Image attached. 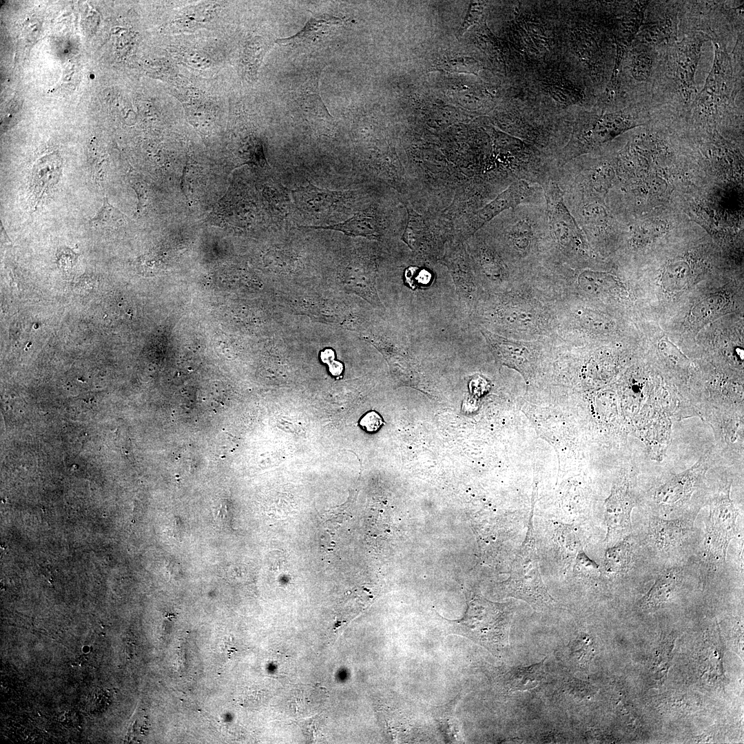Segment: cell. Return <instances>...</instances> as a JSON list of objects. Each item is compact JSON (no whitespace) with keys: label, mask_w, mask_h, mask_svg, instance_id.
Instances as JSON below:
<instances>
[{"label":"cell","mask_w":744,"mask_h":744,"mask_svg":"<svg viewBox=\"0 0 744 744\" xmlns=\"http://www.w3.org/2000/svg\"><path fill=\"white\" fill-rule=\"evenodd\" d=\"M533 504L524 540L513 563L510 576L504 583L508 597L528 603L536 610L552 608L555 601L546 589L540 573L535 531Z\"/></svg>","instance_id":"6da1fadb"},{"label":"cell","mask_w":744,"mask_h":744,"mask_svg":"<svg viewBox=\"0 0 744 744\" xmlns=\"http://www.w3.org/2000/svg\"><path fill=\"white\" fill-rule=\"evenodd\" d=\"M730 485L725 488L710 506L704 549L707 561L712 565L725 562L729 544L736 536L738 513L730 499Z\"/></svg>","instance_id":"7a4b0ae2"},{"label":"cell","mask_w":744,"mask_h":744,"mask_svg":"<svg viewBox=\"0 0 744 744\" xmlns=\"http://www.w3.org/2000/svg\"><path fill=\"white\" fill-rule=\"evenodd\" d=\"M466 626L471 639L491 651L499 652L508 643L512 614L503 606L477 601Z\"/></svg>","instance_id":"3957f363"},{"label":"cell","mask_w":744,"mask_h":744,"mask_svg":"<svg viewBox=\"0 0 744 744\" xmlns=\"http://www.w3.org/2000/svg\"><path fill=\"white\" fill-rule=\"evenodd\" d=\"M635 506L631 481L626 473L614 482L605 501V521L607 534L605 541L610 546L629 536L632 530L631 513Z\"/></svg>","instance_id":"277c9868"},{"label":"cell","mask_w":744,"mask_h":744,"mask_svg":"<svg viewBox=\"0 0 744 744\" xmlns=\"http://www.w3.org/2000/svg\"><path fill=\"white\" fill-rule=\"evenodd\" d=\"M732 89V66L729 55L715 43L713 65L705 85L694 101L701 113L714 114L729 101Z\"/></svg>","instance_id":"5b68a950"},{"label":"cell","mask_w":744,"mask_h":744,"mask_svg":"<svg viewBox=\"0 0 744 744\" xmlns=\"http://www.w3.org/2000/svg\"><path fill=\"white\" fill-rule=\"evenodd\" d=\"M633 121L626 113L608 114L596 118L575 131L563 158L567 161L586 149L614 138L632 127Z\"/></svg>","instance_id":"8992f818"},{"label":"cell","mask_w":744,"mask_h":744,"mask_svg":"<svg viewBox=\"0 0 744 744\" xmlns=\"http://www.w3.org/2000/svg\"><path fill=\"white\" fill-rule=\"evenodd\" d=\"M708 36L696 32L685 37L676 46L673 60L675 83L681 99L689 103L695 92L694 78L703 43Z\"/></svg>","instance_id":"52a82bcc"},{"label":"cell","mask_w":744,"mask_h":744,"mask_svg":"<svg viewBox=\"0 0 744 744\" xmlns=\"http://www.w3.org/2000/svg\"><path fill=\"white\" fill-rule=\"evenodd\" d=\"M339 278L347 291L369 302L373 307L384 309L376 288V269L371 258L356 256L349 260L340 270Z\"/></svg>","instance_id":"ba28073f"},{"label":"cell","mask_w":744,"mask_h":744,"mask_svg":"<svg viewBox=\"0 0 744 744\" xmlns=\"http://www.w3.org/2000/svg\"><path fill=\"white\" fill-rule=\"evenodd\" d=\"M546 198L550 226L557 241L566 247H575L581 243L579 229L566 206L562 191L556 183L548 186Z\"/></svg>","instance_id":"9c48e42d"},{"label":"cell","mask_w":744,"mask_h":744,"mask_svg":"<svg viewBox=\"0 0 744 744\" xmlns=\"http://www.w3.org/2000/svg\"><path fill=\"white\" fill-rule=\"evenodd\" d=\"M481 332L485 338L497 362L519 373L527 384L532 378L533 356L524 343L510 340L484 329Z\"/></svg>","instance_id":"30bf717a"},{"label":"cell","mask_w":744,"mask_h":744,"mask_svg":"<svg viewBox=\"0 0 744 744\" xmlns=\"http://www.w3.org/2000/svg\"><path fill=\"white\" fill-rule=\"evenodd\" d=\"M706 471L701 458L692 467L672 477L654 493V501L661 505L674 506L688 502Z\"/></svg>","instance_id":"8fae6325"},{"label":"cell","mask_w":744,"mask_h":744,"mask_svg":"<svg viewBox=\"0 0 744 744\" xmlns=\"http://www.w3.org/2000/svg\"><path fill=\"white\" fill-rule=\"evenodd\" d=\"M344 19L328 14H314L304 28L295 35L276 41L280 45H296L314 44L330 36L333 30L341 26Z\"/></svg>","instance_id":"7c38bea8"},{"label":"cell","mask_w":744,"mask_h":744,"mask_svg":"<svg viewBox=\"0 0 744 744\" xmlns=\"http://www.w3.org/2000/svg\"><path fill=\"white\" fill-rule=\"evenodd\" d=\"M61 172V160L55 154L43 156L34 164L32 169L31 185L35 208L58 183Z\"/></svg>","instance_id":"4fadbf2b"},{"label":"cell","mask_w":744,"mask_h":744,"mask_svg":"<svg viewBox=\"0 0 744 744\" xmlns=\"http://www.w3.org/2000/svg\"><path fill=\"white\" fill-rule=\"evenodd\" d=\"M530 194L529 185L523 180L513 182L475 215L474 229H477L502 211L515 207Z\"/></svg>","instance_id":"5bb4252c"},{"label":"cell","mask_w":744,"mask_h":744,"mask_svg":"<svg viewBox=\"0 0 744 744\" xmlns=\"http://www.w3.org/2000/svg\"><path fill=\"white\" fill-rule=\"evenodd\" d=\"M648 1H637L622 19L616 34L617 55L611 80L614 83L623 55L640 30Z\"/></svg>","instance_id":"9a60e30c"},{"label":"cell","mask_w":744,"mask_h":744,"mask_svg":"<svg viewBox=\"0 0 744 744\" xmlns=\"http://www.w3.org/2000/svg\"><path fill=\"white\" fill-rule=\"evenodd\" d=\"M691 526L690 521L685 519L666 520L655 518L650 524V533L659 548L668 550L681 544Z\"/></svg>","instance_id":"2e32d148"},{"label":"cell","mask_w":744,"mask_h":744,"mask_svg":"<svg viewBox=\"0 0 744 744\" xmlns=\"http://www.w3.org/2000/svg\"><path fill=\"white\" fill-rule=\"evenodd\" d=\"M340 195V192L322 189L311 183L292 191L297 207L312 214L322 213L329 209Z\"/></svg>","instance_id":"e0dca14e"},{"label":"cell","mask_w":744,"mask_h":744,"mask_svg":"<svg viewBox=\"0 0 744 744\" xmlns=\"http://www.w3.org/2000/svg\"><path fill=\"white\" fill-rule=\"evenodd\" d=\"M309 229H327L338 231L349 236H362L369 239H378L380 236L378 223L375 215L371 212H359L344 222L329 226L301 227Z\"/></svg>","instance_id":"ac0fdd59"},{"label":"cell","mask_w":744,"mask_h":744,"mask_svg":"<svg viewBox=\"0 0 744 744\" xmlns=\"http://www.w3.org/2000/svg\"><path fill=\"white\" fill-rule=\"evenodd\" d=\"M447 262L460 304L463 308L469 310L475 298V285L469 268L465 262L464 254H461L459 249L455 250L450 254Z\"/></svg>","instance_id":"d6986e66"},{"label":"cell","mask_w":744,"mask_h":744,"mask_svg":"<svg viewBox=\"0 0 744 744\" xmlns=\"http://www.w3.org/2000/svg\"><path fill=\"white\" fill-rule=\"evenodd\" d=\"M319 79L320 72H312L293 91V99L304 112L331 118L320 95Z\"/></svg>","instance_id":"ffe728a7"},{"label":"cell","mask_w":744,"mask_h":744,"mask_svg":"<svg viewBox=\"0 0 744 744\" xmlns=\"http://www.w3.org/2000/svg\"><path fill=\"white\" fill-rule=\"evenodd\" d=\"M681 570L676 568L663 570L641 600V607L653 608L668 601L676 590L681 579Z\"/></svg>","instance_id":"44dd1931"},{"label":"cell","mask_w":744,"mask_h":744,"mask_svg":"<svg viewBox=\"0 0 744 744\" xmlns=\"http://www.w3.org/2000/svg\"><path fill=\"white\" fill-rule=\"evenodd\" d=\"M632 545L626 537L610 546L605 555L604 567L610 574H620L628 570L632 561Z\"/></svg>","instance_id":"7402d4cb"},{"label":"cell","mask_w":744,"mask_h":744,"mask_svg":"<svg viewBox=\"0 0 744 744\" xmlns=\"http://www.w3.org/2000/svg\"><path fill=\"white\" fill-rule=\"evenodd\" d=\"M407 222L402 240L413 251L420 249L423 243L426 225L423 217L411 207H406Z\"/></svg>","instance_id":"603a6c76"},{"label":"cell","mask_w":744,"mask_h":744,"mask_svg":"<svg viewBox=\"0 0 744 744\" xmlns=\"http://www.w3.org/2000/svg\"><path fill=\"white\" fill-rule=\"evenodd\" d=\"M653 52L648 48H635L631 55L630 71L638 82H646L653 71Z\"/></svg>","instance_id":"cb8c5ba5"},{"label":"cell","mask_w":744,"mask_h":744,"mask_svg":"<svg viewBox=\"0 0 744 744\" xmlns=\"http://www.w3.org/2000/svg\"><path fill=\"white\" fill-rule=\"evenodd\" d=\"M481 69L482 65L476 59L472 57L459 56L443 58L434 67V70L475 75H477Z\"/></svg>","instance_id":"d4e9b609"},{"label":"cell","mask_w":744,"mask_h":744,"mask_svg":"<svg viewBox=\"0 0 744 744\" xmlns=\"http://www.w3.org/2000/svg\"><path fill=\"white\" fill-rule=\"evenodd\" d=\"M675 27V22L670 17L653 22L643 30V41L652 45L668 41L674 33Z\"/></svg>","instance_id":"484cf974"},{"label":"cell","mask_w":744,"mask_h":744,"mask_svg":"<svg viewBox=\"0 0 744 744\" xmlns=\"http://www.w3.org/2000/svg\"><path fill=\"white\" fill-rule=\"evenodd\" d=\"M124 215L116 207L110 204L105 197L103 204L97 214L89 220V225L94 227H112L118 225Z\"/></svg>","instance_id":"4316f807"},{"label":"cell","mask_w":744,"mask_h":744,"mask_svg":"<svg viewBox=\"0 0 744 744\" xmlns=\"http://www.w3.org/2000/svg\"><path fill=\"white\" fill-rule=\"evenodd\" d=\"M484 3L482 2H471L469 4L464 19L459 28L457 35H463L466 31L481 17L484 10Z\"/></svg>","instance_id":"83f0119b"},{"label":"cell","mask_w":744,"mask_h":744,"mask_svg":"<svg viewBox=\"0 0 744 744\" xmlns=\"http://www.w3.org/2000/svg\"><path fill=\"white\" fill-rule=\"evenodd\" d=\"M512 236L518 247H526L530 237V224L526 220L519 221L513 229Z\"/></svg>","instance_id":"f1b7e54d"},{"label":"cell","mask_w":744,"mask_h":744,"mask_svg":"<svg viewBox=\"0 0 744 744\" xmlns=\"http://www.w3.org/2000/svg\"><path fill=\"white\" fill-rule=\"evenodd\" d=\"M382 424L381 416L375 411L367 413L360 422V426L368 432L377 431Z\"/></svg>","instance_id":"f546056e"},{"label":"cell","mask_w":744,"mask_h":744,"mask_svg":"<svg viewBox=\"0 0 744 744\" xmlns=\"http://www.w3.org/2000/svg\"><path fill=\"white\" fill-rule=\"evenodd\" d=\"M214 520L217 525L223 529L229 527L231 518L225 507L221 506L214 515Z\"/></svg>","instance_id":"4dcf8cb0"},{"label":"cell","mask_w":744,"mask_h":744,"mask_svg":"<svg viewBox=\"0 0 744 744\" xmlns=\"http://www.w3.org/2000/svg\"><path fill=\"white\" fill-rule=\"evenodd\" d=\"M329 370L332 375H339L342 373L343 371V366L342 363L339 362L333 361L330 363Z\"/></svg>","instance_id":"1f68e13d"},{"label":"cell","mask_w":744,"mask_h":744,"mask_svg":"<svg viewBox=\"0 0 744 744\" xmlns=\"http://www.w3.org/2000/svg\"><path fill=\"white\" fill-rule=\"evenodd\" d=\"M321 359L324 362H325L327 364H330L331 362H332L333 361V359H334V353H333V351H331V349H327V350L324 351L321 353Z\"/></svg>","instance_id":"d6a6232c"}]
</instances>
